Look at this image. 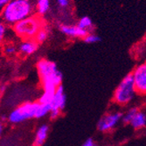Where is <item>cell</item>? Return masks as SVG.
<instances>
[{"label": "cell", "instance_id": "obj_1", "mask_svg": "<svg viewBox=\"0 0 146 146\" xmlns=\"http://www.w3.org/2000/svg\"><path fill=\"white\" fill-rule=\"evenodd\" d=\"M36 67L43 90L56 91L63 80L62 73L59 70L56 63L47 59H40Z\"/></svg>", "mask_w": 146, "mask_h": 146}, {"label": "cell", "instance_id": "obj_2", "mask_svg": "<svg viewBox=\"0 0 146 146\" xmlns=\"http://www.w3.org/2000/svg\"><path fill=\"white\" fill-rule=\"evenodd\" d=\"M35 7L27 0H11L2 8V19L5 24L14 25L33 15Z\"/></svg>", "mask_w": 146, "mask_h": 146}, {"label": "cell", "instance_id": "obj_3", "mask_svg": "<svg viewBox=\"0 0 146 146\" xmlns=\"http://www.w3.org/2000/svg\"><path fill=\"white\" fill-rule=\"evenodd\" d=\"M137 94V93L134 83L133 75H132V73H130L124 76L121 82L116 87L114 92L113 101L117 105L125 106L133 101Z\"/></svg>", "mask_w": 146, "mask_h": 146}, {"label": "cell", "instance_id": "obj_4", "mask_svg": "<svg viewBox=\"0 0 146 146\" xmlns=\"http://www.w3.org/2000/svg\"><path fill=\"white\" fill-rule=\"evenodd\" d=\"M42 27V22L38 15H32L15 24L13 31L18 37L25 40L34 38Z\"/></svg>", "mask_w": 146, "mask_h": 146}, {"label": "cell", "instance_id": "obj_5", "mask_svg": "<svg viewBox=\"0 0 146 146\" xmlns=\"http://www.w3.org/2000/svg\"><path fill=\"white\" fill-rule=\"evenodd\" d=\"M39 102H25L8 115L7 120L10 123L18 124L33 118H36Z\"/></svg>", "mask_w": 146, "mask_h": 146}, {"label": "cell", "instance_id": "obj_6", "mask_svg": "<svg viewBox=\"0 0 146 146\" xmlns=\"http://www.w3.org/2000/svg\"><path fill=\"white\" fill-rule=\"evenodd\" d=\"M67 103V96L64 92V88L62 85L59 86L54 93V96L51 102L52 110L49 114L51 119H56L60 115L61 111L66 107Z\"/></svg>", "mask_w": 146, "mask_h": 146}, {"label": "cell", "instance_id": "obj_7", "mask_svg": "<svg viewBox=\"0 0 146 146\" xmlns=\"http://www.w3.org/2000/svg\"><path fill=\"white\" fill-rule=\"evenodd\" d=\"M123 113L121 112H110L105 114L97 123V129L102 132H108L113 129L118 123L122 121Z\"/></svg>", "mask_w": 146, "mask_h": 146}, {"label": "cell", "instance_id": "obj_8", "mask_svg": "<svg viewBox=\"0 0 146 146\" xmlns=\"http://www.w3.org/2000/svg\"><path fill=\"white\" fill-rule=\"evenodd\" d=\"M137 95H146V62L139 64L132 72Z\"/></svg>", "mask_w": 146, "mask_h": 146}, {"label": "cell", "instance_id": "obj_9", "mask_svg": "<svg viewBox=\"0 0 146 146\" xmlns=\"http://www.w3.org/2000/svg\"><path fill=\"white\" fill-rule=\"evenodd\" d=\"M59 29L63 34L72 38H82L83 39L88 33V32L81 28L77 25L62 24V25H60Z\"/></svg>", "mask_w": 146, "mask_h": 146}, {"label": "cell", "instance_id": "obj_10", "mask_svg": "<svg viewBox=\"0 0 146 146\" xmlns=\"http://www.w3.org/2000/svg\"><path fill=\"white\" fill-rule=\"evenodd\" d=\"M38 43L34 38L25 39L19 46L18 50L20 52V54L25 56H29L33 54L38 50Z\"/></svg>", "mask_w": 146, "mask_h": 146}, {"label": "cell", "instance_id": "obj_11", "mask_svg": "<svg viewBox=\"0 0 146 146\" xmlns=\"http://www.w3.org/2000/svg\"><path fill=\"white\" fill-rule=\"evenodd\" d=\"M48 132H49V127L47 124H42L39 126L36 131L35 138H34L33 145L42 146L48 137Z\"/></svg>", "mask_w": 146, "mask_h": 146}, {"label": "cell", "instance_id": "obj_12", "mask_svg": "<svg viewBox=\"0 0 146 146\" xmlns=\"http://www.w3.org/2000/svg\"><path fill=\"white\" fill-rule=\"evenodd\" d=\"M129 124L135 129H141L144 128L146 126V115L142 111H138Z\"/></svg>", "mask_w": 146, "mask_h": 146}, {"label": "cell", "instance_id": "obj_13", "mask_svg": "<svg viewBox=\"0 0 146 146\" xmlns=\"http://www.w3.org/2000/svg\"><path fill=\"white\" fill-rule=\"evenodd\" d=\"M50 9V0H36L35 11L37 15L43 16Z\"/></svg>", "mask_w": 146, "mask_h": 146}, {"label": "cell", "instance_id": "obj_14", "mask_svg": "<svg viewBox=\"0 0 146 146\" xmlns=\"http://www.w3.org/2000/svg\"><path fill=\"white\" fill-rule=\"evenodd\" d=\"M77 25L80 26L81 28L86 30L88 33H90L93 30V27H94V25H93L92 19L88 16H84V17L80 19V20L78 21Z\"/></svg>", "mask_w": 146, "mask_h": 146}, {"label": "cell", "instance_id": "obj_15", "mask_svg": "<svg viewBox=\"0 0 146 146\" xmlns=\"http://www.w3.org/2000/svg\"><path fill=\"white\" fill-rule=\"evenodd\" d=\"M51 110H52L51 104L39 102L38 108V110H37V114H36V118H43V117H45L46 115L50 114Z\"/></svg>", "mask_w": 146, "mask_h": 146}, {"label": "cell", "instance_id": "obj_16", "mask_svg": "<svg viewBox=\"0 0 146 146\" xmlns=\"http://www.w3.org/2000/svg\"><path fill=\"white\" fill-rule=\"evenodd\" d=\"M139 111V110L137 108V107H131L129 108L123 115V119L122 121L124 123H130V122L132 121V119L134 118V116L137 115V113Z\"/></svg>", "mask_w": 146, "mask_h": 146}, {"label": "cell", "instance_id": "obj_17", "mask_svg": "<svg viewBox=\"0 0 146 146\" xmlns=\"http://www.w3.org/2000/svg\"><path fill=\"white\" fill-rule=\"evenodd\" d=\"M55 91H45L43 90V93L41 94L40 97L38 99V102L41 103H46V104H50L52 97L54 96Z\"/></svg>", "mask_w": 146, "mask_h": 146}, {"label": "cell", "instance_id": "obj_18", "mask_svg": "<svg viewBox=\"0 0 146 146\" xmlns=\"http://www.w3.org/2000/svg\"><path fill=\"white\" fill-rule=\"evenodd\" d=\"M47 38H48V32L45 27H42L40 30H39V32L37 33L34 39L38 44H42L46 40Z\"/></svg>", "mask_w": 146, "mask_h": 146}, {"label": "cell", "instance_id": "obj_19", "mask_svg": "<svg viewBox=\"0 0 146 146\" xmlns=\"http://www.w3.org/2000/svg\"><path fill=\"white\" fill-rule=\"evenodd\" d=\"M83 41L87 44H95L97 42L101 41V38L99 35L93 33H88L87 36L83 38Z\"/></svg>", "mask_w": 146, "mask_h": 146}, {"label": "cell", "instance_id": "obj_20", "mask_svg": "<svg viewBox=\"0 0 146 146\" xmlns=\"http://www.w3.org/2000/svg\"><path fill=\"white\" fill-rule=\"evenodd\" d=\"M17 50H18L17 47L12 44H7L4 46V52L7 56H11L13 54H15Z\"/></svg>", "mask_w": 146, "mask_h": 146}, {"label": "cell", "instance_id": "obj_21", "mask_svg": "<svg viewBox=\"0 0 146 146\" xmlns=\"http://www.w3.org/2000/svg\"><path fill=\"white\" fill-rule=\"evenodd\" d=\"M56 2L58 5L63 9L68 8V6L69 5V0H56Z\"/></svg>", "mask_w": 146, "mask_h": 146}, {"label": "cell", "instance_id": "obj_22", "mask_svg": "<svg viewBox=\"0 0 146 146\" xmlns=\"http://www.w3.org/2000/svg\"><path fill=\"white\" fill-rule=\"evenodd\" d=\"M5 32H6V26L2 22L0 24V38H1V40H3V38L5 35Z\"/></svg>", "mask_w": 146, "mask_h": 146}, {"label": "cell", "instance_id": "obj_23", "mask_svg": "<svg viewBox=\"0 0 146 146\" xmlns=\"http://www.w3.org/2000/svg\"><path fill=\"white\" fill-rule=\"evenodd\" d=\"M82 146H96V143L92 138H88L84 142V143Z\"/></svg>", "mask_w": 146, "mask_h": 146}, {"label": "cell", "instance_id": "obj_24", "mask_svg": "<svg viewBox=\"0 0 146 146\" xmlns=\"http://www.w3.org/2000/svg\"><path fill=\"white\" fill-rule=\"evenodd\" d=\"M11 1V0H0V7H1V8L5 7L6 5L9 4Z\"/></svg>", "mask_w": 146, "mask_h": 146}, {"label": "cell", "instance_id": "obj_25", "mask_svg": "<svg viewBox=\"0 0 146 146\" xmlns=\"http://www.w3.org/2000/svg\"><path fill=\"white\" fill-rule=\"evenodd\" d=\"M27 1H31V0H27Z\"/></svg>", "mask_w": 146, "mask_h": 146}]
</instances>
